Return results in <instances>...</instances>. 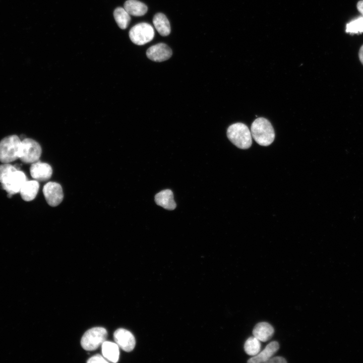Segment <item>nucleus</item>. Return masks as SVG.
Returning a JSON list of instances; mask_svg holds the SVG:
<instances>
[{
    "mask_svg": "<svg viewBox=\"0 0 363 363\" xmlns=\"http://www.w3.org/2000/svg\"><path fill=\"white\" fill-rule=\"evenodd\" d=\"M171 48L163 43L156 44L150 47L146 51V55L150 59L161 62L169 59L172 55Z\"/></svg>",
    "mask_w": 363,
    "mask_h": 363,
    "instance_id": "obj_10",
    "label": "nucleus"
},
{
    "mask_svg": "<svg viewBox=\"0 0 363 363\" xmlns=\"http://www.w3.org/2000/svg\"><path fill=\"white\" fill-rule=\"evenodd\" d=\"M266 362L269 363H286L287 361L282 356H275L271 357Z\"/></svg>",
    "mask_w": 363,
    "mask_h": 363,
    "instance_id": "obj_24",
    "label": "nucleus"
},
{
    "mask_svg": "<svg viewBox=\"0 0 363 363\" xmlns=\"http://www.w3.org/2000/svg\"><path fill=\"white\" fill-rule=\"evenodd\" d=\"M43 193L47 203L52 207L58 205L64 198L62 186L55 182L46 183L43 187Z\"/></svg>",
    "mask_w": 363,
    "mask_h": 363,
    "instance_id": "obj_8",
    "label": "nucleus"
},
{
    "mask_svg": "<svg viewBox=\"0 0 363 363\" xmlns=\"http://www.w3.org/2000/svg\"><path fill=\"white\" fill-rule=\"evenodd\" d=\"M113 16L116 23L120 28L125 29L128 27L131 17L124 8L121 7L116 8L114 11Z\"/></svg>",
    "mask_w": 363,
    "mask_h": 363,
    "instance_id": "obj_19",
    "label": "nucleus"
},
{
    "mask_svg": "<svg viewBox=\"0 0 363 363\" xmlns=\"http://www.w3.org/2000/svg\"><path fill=\"white\" fill-rule=\"evenodd\" d=\"M27 180L25 174L18 169L12 172L1 183L2 187L8 193L9 197L20 192L22 186Z\"/></svg>",
    "mask_w": 363,
    "mask_h": 363,
    "instance_id": "obj_7",
    "label": "nucleus"
},
{
    "mask_svg": "<svg viewBox=\"0 0 363 363\" xmlns=\"http://www.w3.org/2000/svg\"><path fill=\"white\" fill-rule=\"evenodd\" d=\"M244 349L245 352L250 355H257L261 349L260 340L254 336L249 337L245 343Z\"/></svg>",
    "mask_w": 363,
    "mask_h": 363,
    "instance_id": "obj_20",
    "label": "nucleus"
},
{
    "mask_svg": "<svg viewBox=\"0 0 363 363\" xmlns=\"http://www.w3.org/2000/svg\"><path fill=\"white\" fill-rule=\"evenodd\" d=\"M274 332L273 327L267 322L257 324L253 330L254 336L262 342L269 340L272 337Z\"/></svg>",
    "mask_w": 363,
    "mask_h": 363,
    "instance_id": "obj_14",
    "label": "nucleus"
},
{
    "mask_svg": "<svg viewBox=\"0 0 363 363\" xmlns=\"http://www.w3.org/2000/svg\"><path fill=\"white\" fill-rule=\"evenodd\" d=\"M22 146L20 158L25 163H33L38 161L42 152L40 144L31 138L22 140Z\"/></svg>",
    "mask_w": 363,
    "mask_h": 363,
    "instance_id": "obj_6",
    "label": "nucleus"
},
{
    "mask_svg": "<svg viewBox=\"0 0 363 363\" xmlns=\"http://www.w3.org/2000/svg\"><path fill=\"white\" fill-rule=\"evenodd\" d=\"M30 172L31 176L35 180L46 181L51 177L52 169L48 164L37 161L32 163Z\"/></svg>",
    "mask_w": 363,
    "mask_h": 363,
    "instance_id": "obj_11",
    "label": "nucleus"
},
{
    "mask_svg": "<svg viewBox=\"0 0 363 363\" xmlns=\"http://www.w3.org/2000/svg\"><path fill=\"white\" fill-rule=\"evenodd\" d=\"M22 146V140L17 135H10L2 139L0 141V161L9 163L19 159Z\"/></svg>",
    "mask_w": 363,
    "mask_h": 363,
    "instance_id": "obj_2",
    "label": "nucleus"
},
{
    "mask_svg": "<svg viewBox=\"0 0 363 363\" xmlns=\"http://www.w3.org/2000/svg\"><path fill=\"white\" fill-rule=\"evenodd\" d=\"M153 25L162 36H165L170 33V26L167 17L162 13L155 14L153 19Z\"/></svg>",
    "mask_w": 363,
    "mask_h": 363,
    "instance_id": "obj_17",
    "label": "nucleus"
},
{
    "mask_svg": "<svg viewBox=\"0 0 363 363\" xmlns=\"http://www.w3.org/2000/svg\"><path fill=\"white\" fill-rule=\"evenodd\" d=\"M39 185L36 180H27L20 189V193L22 198L25 201L33 200L36 196L39 190Z\"/></svg>",
    "mask_w": 363,
    "mask_h": 363,
    "instance_id": "obj_15",
    "label": "nucleus"
},
{
    "mask_svg": "<svg viewBox=\"0 0 363 363\" xmlns=\"http://www.w3.org/2000/svg\"><path fill=\"white\" fill-rule=\"evenodd\" d=\"M125 10L130 14L134 16L144 15L147 12V6L137 0H128L124 4Z\"/></svg>",
    "mask_w": 363,
    "mask_h": 363,
    "instance_id": "obj_18",
    "label": "nucleus"
},
{
    "mask_svg": "<svg viewBox=\"0 0 363 363\" xmlns=\"http://www.w3.org/2000/svg\"><path fill=\"white\" fill-rule=\"evenodd\" d=\"M102 346V353L109 362H116L119 358V348L116 343L105 341Z\"/></svg>",
    "mask_w": 363,
    "mask_h": 363,
    "instance_id": "obj_16",
    "label": "nucleus"
},
{
    "mask_svg": "<svg viewBox=\"0 0 363 363\" xmlns=\"http://www.w3.org/2000/svg\"><path fill=\"white\" fill-rule=\"evenodd\" d=\"M359 59L363 65V45L361 46L359 51Z\"/></svg>",
    "mask_w": 363,
    "mask_h": 363,
    "instance_id": "obj_26",
    "label": "nucleus"
},
{
    "mask_svg": "<svg viewBox=\"0 0 363 363\" xmlns=\"http://www.w3.org/2000/svg\"><path fill=\"white\" fill-rule=\"evenodd\" d=\"M252 137L260 145H270L275 138L273 127L270 122L264 117H258L252 124L251 127Z\"/></svg>",
    "mask_w": 363,
    "mask_h": 363,
    "instance_id": "obj_1",
    "label": "nucleus"
},
{
    "mask_svg": "<svg viewBox=\"0 0 363 363\" xmlns=\"http://www.w3.org/2000/svg\"><path fill=\"white\" fill-rule=\"evenodd\" d=\"M18 169L15 166L9 163H3L0 165V183H2L12 172Z\"/></svg>",
    "mask_w": 363,
    "mask_h": 363,
    "instance_id": "obj_22",
    "label": "nucleus"
},
{
    "mask_svg": "<svg viewBox=\"0 0 363 363\" xmlns=\"http://www.w3.org/2000/svg\"><path fill=\"white\" fill-rule=\"evenodd\" d=\"M107 332L102 327H94L87 330L81 340L82 347L88 351L94 350L106 341Z\"/></svg>",
    "mask_w": 363,
    "mask_h": 363,
    "instance_id": "obj_4",
    "label": "nucleus"
},
{
    "mask_svg": "<svg viewBox=\"0 0 363 363\" xmlns=\"http://www.w3.org/2000/svg\"><path fill=\"white\" fill-rule=\"evenodd\" d=\"M155 201L158 205L167 210H173L176 207L173 193L169 189L158 193L155 196Z\"/></svg>",
    "mask_w": 363,
    "mask_h": 363,
    "instance_id": "obj_13",
    "label": "nucleus"
},
{
    "mask_svg": "<svg viewBox=\"0 0 363 363\" xmlns=\"http://www.w3.org/2000/svg\"><path fill=\"white\" fill-rule=\"evenodd\" d=\"M279 348L278 342L276 341H272L267 344L261 352L249 359L247 362L250 363L266 362L277 351Z\"/></svg>",
    "mask_w": 363,
    "mask_h": 363,
    "instance_id": "obj_12",
    "label": "nucleus"
},
{
    "mask_svg": "<svg viewBox=\"0 0 363 363\" xmlns=\"http://www.w3.org/2000/svg\"><path fill=\"white\" fill-rule=\"evenodd\" d=\"M113 337L118 347L125 351H131L135 346L136 341L134 335L125 329H117L114 332Z\"/></svg>",
    "mask_w": 363,
    "mask_h": 363,
    "instance_id": "obj_9",
    "label": "nucleus"
},
{
    "mask_svg": "<svg viewBox=\"0 0 363 363\" xmlns=\"http://www.w3.org/2000/svg\"><path fill=\"white\" fill-rule=\"evenodd\" d=\"M228 139L237 147L246 149L252 144L251 132L245 124L236 123L230 125L227 130Z\"/></svg>",
    "mask_w": 363,
    "mask_h": 363,
    "instance_id": "obj_3",
    "label": "nucleus"
},
{
    "mask_svg": "<svg viewBox=\"0 0 363 363\" xmlns=\"http://www.w3.org/2000/svg\"><path fill=\"white\" fill-rule=\"evenodd\" d=\"M357 9L363 16V0H361L357 3Z\"/></svg>",
    "mask_w": 363,
    "mask_h": 363,
    "instance_id": "obj_25",
    "label": "nucleus"
},
{
    "mask_svg": "<svg viewBox=\"0 0 363 363\" xmlns=\"http://www.w3.org/2000/svg\"><path fill=\"white\" fill-rule=\"evenodd\" d=\"M154 36L153 27L147 23H140L133 26L129 31L131 41L137 45H144L151 41Z\"/></svg>",
    "mask_w": 363,
    "mask_h": 363,
    "instance_id": "obj_5",
    "label": "nucleus"
},
{
    "mask_svg": "<svg viewBox=\"0 0 363 363\" xmlns=\"http://www.w3.org/2000/svg\"><path fill=\"white\" fill-rule=\"evenodd\" d=\"M345 31L351 34L363 32V17H359L348 23Z\"/></svg>",
    "mask_w": 363,
    "mask_h": 363,
    "instance_id": "obj_21",
    "label": "nucleus"
},
{
    "mask_svg": "<svg viewBox=\"0 0 363 363\" xmlns=\"http://www.w3.org/2000/svg\"><path fill=\"white\" fill-rule=\"evenodd\" d=\"M109 361L106 359L104 356L100 354H96L92 356L87 360V362H108Z\"/></svg>",
    "mask_w": 363,
    "mask_h": 363,
    "instance_id": "obj_23",
    "label": "nucleus"
}]
</instances>
